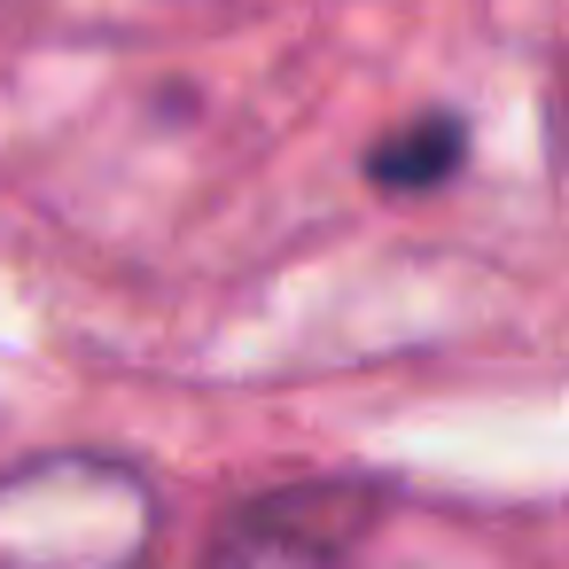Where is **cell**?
Listing matches in <instances>:
<instances>
[{"instance_id":"cell-2","label":"cell","mask_w":569,"mask_h":569,"mask_svg":"<svg viewBox=\"0 0 569 569\" xmlns=\"http://www.w3.org/2000/svg\"><path fill=\"white\" fill-rule=\"evenodd\" d=\"M203 569H343V538L328 515L266 507V515H242Z\"/></svg>"},{"instance_id":"cell-1","label":"cell","mask_w":569,"mask_h":569,"mask_svg":"<svg viewBox=\"0 0 569 569\" xmlns=\"http://www.w3.org/2000/svg\"><path fill=\"white\" fill-rule=\"evenodd\" d=\"M157 491L110 452H40L0 476V569H141Z\"/></svg>"},{"instance_id":"cell-3","label":"cell","mask_w":569,"mask_h":569,"mask_svg":"<svg viewBox=\"0 0 569 569\" xmlns=\"http://www.w3.org/2000/svg\"><path fill=\"white\" fill-rule=\"evenodd\" d=\"M452 164H460V126H452V118H421V126H406V133H390V141L375 149V180L398 188V196L437 188Z\"/></svg>"}]
</instances>
